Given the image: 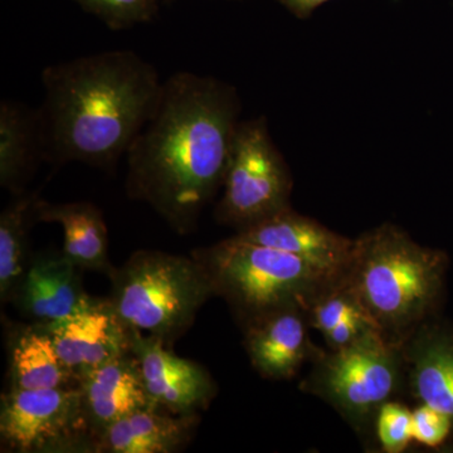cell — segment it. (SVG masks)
I'll return each mask as SVG.
<instances>
[{
  "label": "cell",
  "mask_w": 453,
  "mask_h": 453,
  "mask_svg": "<svg viewBox=\"0 0 453 453\" xmlns=\"http://www.w3.org/2000/svg\"><path fill=\"white\" fill-rule=\"evenodd\" d=\"M240 109L235 89L216 77L170 76L127 150V196L178 234L192 232L223 186Z\"/></svg>",
  "instance_id": "cell-1"
},
{
  "label": "cell",
  "mask_w": 453,
  "mask_h": 453,
  "mask_svg": "<svg viewBox=\"0 0 453 453\" xmlns=\"http://www.w3.org/2000/svg\"><path fill=\"white\" fill-rule=\"evenodd\" d=\"M35 113L43 159L111 168L145 127L162 92L154 65L133 50H109L49 65Z\"/></svg>",
  "instance_id": "cell-2"
},
{
  "label": "cell",
  "mask_w": 453,
  "mask_h": 453,
  "mask_svg": "<svg viewBox=\"0 0 453 453\" xmlns=\"http://www.w3.org/2000/svg\"><path fill=\"white\" fill-rule=\"evenodd\" d=\"M351 292L380 330L407 329L427 312L445 273V256L381 226L356 243Z\"/></svg>",
  "instance_id": "cell-3"
},
{
  "label": "cell",
  "mask_w": 453,
  "mask_h": 453,
  "mask_svg": "<svg viewBox=\"0 0 453 453\" xmlns=\"http://www.w3.org/2000/svg\"><path fill=\"white\" fill-rule=\"evenodd\" d=\"M109 277V301L125 326L165 342L186 333L216 295L207 271L193 256L138 251Z\"/></svg>",
  "instance_id": "cell-4"
},
{
  "label": "cell",
  "mask_w": 453,
  "mask_h": 453,
  "mask_svg": "<svg viewBox=\"0 0 453 453\" xmlns=\"http://www.w3.org/2000/svg\"><path fill=\"white\" fill-rule=\"evenodd\" d=\"M214 294L225 297L250 324L268 314L296 308L330 277L291 253L238 237L196 250Z\"/></svg>",
  "instance_id": "cell-5"
},
{
  "label": "cell",
  "mask_w": 453,
  "mask_h": 453,
  "mask_svg": "<svg viewBox=\"0 0 453 453\" xmlns=\"http://www.w3.org/2000/svg\"><path fill=\"white\" fill-rule=\"evenodd\" d=\"M291 187L290 170L271 139L266 119L240 122L217 219L238 232L250 228L288 208Z\"/></svg>",
  "instance_id": "cell-6"
},
{
  "label": "cell",
  "mask_w": 453,
  "mask_h": 453,
  "mask_svg": "<svg viewBox=\"0 0 453 453\" xmlns=\"http://www.w3.org/2000/svg\"><path fill=\"white\" fill-rule=\"evenodd\" d=\"M0 436L17 452L92 449L95 434L80 386L37 390L9 389L2 396Z\"/></svg>",
  "instance_id": "cell-7"
},
{
  "label": "cell",
  "mask_w": 453,
  "mask_h": 453,
  "mask_svg": "<svg viewBox=\"0 0 453 453\" xmlns=\"http://www.w3.org/2000/svg\"><path fill=\"white\" fill-rule=\"evenodd\" d=\"M398 363L377 327L327 357L321 368V388L330 401L354 416L380 407L395 392Z\"/></svg>",
  "instance_id": "cell-8"
},
{
  "label": "cell",
  "mask_w": 453,
  "mask_h": 453,
  "mask_svg": "<svg viewBox=\"0 0 453 453\" xmlns=\"http://www.w3.org/2000/svg\"><path fill=\"white\" fill-rule=\"evenodd\" d=\"M163 339L131 330V353L151 401L174 414H196L207 407L216 386L210 372L175 356Z\"/></svg>",
  "instance_id": "cell-9"
},
{
  "label": "cell",
  "mask_w": 453,
  "mask_h": 453,
  "mask_svg": "<svg viewBox=\"0 0 453 453\" xmlns=\"http://www.w3.org/2000/svg\"><path fill=\"white\" fill-rule=\"evenodd\" d=\"M62 362L77 381L83 375L131 351V330L116 315L109 299L91 300L59 323L44 326Z\"/></svg>",
  "instance_id": "cell-10"
},
{
  "label": "cell",
  "mask_w": 453,
  "mask_h": 453,
  "mask_svg": "<svg viewBox=\"0 0 453 453\" xmlns=\"http://www.w3.org/2000/svg\"><path fill=\"white\" fill-rule=\"evenodd\" d=\"M250 242L273 247L303 258L332 279L351 265L356 243L290 207L238 232Z\"/></svg>",
  "instance_id": "cell-11"
},
{
  "label": "cell",
  "mask_w": 453,
  "mask_h": 453,
  "mask_svg": "<svg viewBox=\"0 0 453 453\" xmlns=\"http://www.w3.org/2000/svg\"><path fill=\"white\" fill-rule=\"evenodd\" d=\"M80 270L64 252L32 258L13 303L33 324L59 323L91 300Z\"/></svg>",
  "instance_id": "cell-12"
},
{
  "label": "cell",
  "mask_w": 453,
  "mask_h": 453,
  "mask_svg": "<svg viewBox=\"0 0 453 453\" xmlns=\"http://www.w3.org/2000/svg\"><path fill=\"white\" fill-rule=\"evenodd\" d=\"M79 386L86 414L96 436L106 426L136 411L157 407L146 392L131 351L83 375Z\"/></svg>",
  "instance_id": "cell-13"
},
{
  "label": "cell",
  "mask_w": 453,
  "mask_h": 453,
  "mask_svg": "<svg viewBox=\"0 0 453 453\" xmlns=\"http://www.w3.org/2000/svg\"><path fill=\"white\" fill-rule=\"evenodd\" d=\"M196 414H174L149 407L101 429L95 451L111 453H170L187 445L196 427Z\"/></svg>",
  "instance_id": "cell-14"
},
{
  "label": "cell",
  "mask_w": 453,
  "mask_h": 453,
  "mask_svg": "<svg viewBox=\"0 0 453 453\" xmlns=\"http://www.w3.org/2000/svg\"><path fill=\"white\" fill-rule=\"evenodd\" d=\"M35 222L58 223L64 228V252L81 270L111 275L109 237L103 213L88 202L49 203L37 198Z\"/></svg>",
  "instance_id": "cell-15"
},
{
  "label": "cell",
  "mask_w": 453,
  "mask_h": 453,
  "mask_svg": "<svg viewBox=\"0 0 453 453\" xmlns=\"http://www.w3.org/2000/svg\"><path fill=\"white\" fill-rule=\"evenodd\" d=\"M246 347L252 365L273 380L290 378L305 359L308 339L294 308L279 310L250 324Z\"/></svg>",
  "instance_id": "cell-16"
},
{
  "label": "cell",
  "mask_w": 453,
  "mask_h": 453,
  "mask_svg": "<svg viewBox=\"0 0 453 453\" xmlns=\"http://www.w3.org/2000/svg\"><path fill=\"white\" fill-rule=\"evenodd\" d=\"M11 389H50L77 387L79 381L62 362L46 327L33 324L12 335L9 344Z\"/></svg>",
  "instance_id": "cell-17"
},
{
  "label": "cell",
  "mask_w": 453,
  "mask_h": 453,
  "mask_svg": "<svg viewBox=\"0 0 453 453\" xmlns=\"http://www.w3.org/2000/svg\"><path fill=\"white\" fill-rule=\"evenodd\" d=\"M411 360L416 395L453 422V336L442 332L422 334L411 349Z\"/></svg>",
  "instance_id": "cell-18"
},
{
  "label": "cell",
  "mask_w": 453,
  "mask_h": 453,
  "mask_svg": "<svg viewBox=\"0 0 453 453\" xmlns=\"http://www.w3.org/2000/svg\"><path fill=\"white\" fill-rule=\"evenodd\" d=\"M41 157L35 113L12 101L0 105V184L14 196L25 192L23 184Z\"/></svg>",
  "instance_id": "cell-19"
},
{
  "label": "cell",
  "mask_w": 453,
  "mask_h": 453,
  "mask_svg": "<svg viewBox=\"0 0 453 453\" xmlns=\"http://www.w3.org/2000/svg\"><path fill=\"white\" fill-rule=\"evenodd\" d=\"M37 195H17L0 216V297L13 301L28 270V229L35 219Z\"/></svg>",
  "instance_id": "cell-20"
},
{
  "label": "cell",
  "mask_w": 453,
  "mask_h": 453,
  "mask_svg": "<svg viewBox=\"0 0 453 453\" xmlns=\"http://www.w3.org/2000/svg\"><path fill=\"white\" fill-rule=\"evenodd\" d=\"M115 31L146 23L157 13L159 0H74Z\"/></svg>",
  "instance_id": "cell-21"
},
{
  "label": "cell",
  "mask_w": 453,
  "mask_h": 453,
  "mask_svg": "<svg viewBox=\"0 0 453 453\" xmlns=\"http://www.w3.org/2000/svg\"><path fill=\"white\" fill-rule=\"evenodd\" d=\"M377 434L381 449L403 452L412 441V412L396 402H384L378 411Z\"/></svg>",
  "instance_id": "cell-22"
},
{
  "label": "cell",
  "mask_w": 453,
  "mask_h": 453,
  "mask_svg": "<svg viewBox=\"0 0 453 453\" xmlns=\"http://www.w3.org/2000/svg\"><path fill=\"white\" fill-rule=\"evenodd\" d=\"M354 320H369L372 323L350 288L324 297L316 303L312 311V323L323 334L330 332L340 324Z\"/></svg>",
  "instance_id": "cell-23"
},
{
  "label": "cell",
  "mask_w": 453,
  "mask_h": 453,
  "mask_svg": "<svg viewBox=\"0 0 453 453\" xmlns=\"http://www.w3.org/2000/svg\"><path fill=\"white\" fill-rule=\"evenodd\" d=\"M452 419L445 413L421 404L412 412V441L426 447H438L449 438Z\"/></svg>",
  "instance_id": "cell-24"
},
{
  "label": "cell",
  "mask_w": 453,
  "mask_h": 453,
  "mask_svg": "<svg viewBox=\"0 0 453 453\" xmlns=\"http://www.w3.org/2000/svg\"><path fill=\"white\" fill-rule=\"evenodd\" d=\"M283 7L288 9L297 18H308L311 16L316 8L321 7L330 0H277Z\"/></svg>",
  "instance_id": "cell-25"
}]
</instances>
